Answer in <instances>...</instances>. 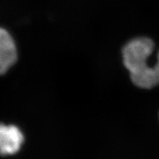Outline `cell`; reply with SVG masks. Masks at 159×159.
Here are the masks:
<instances>
[{"instance_id":"cell-1","label":"cell","mask_w":159,"mask_h":159,"mask_svg":"<svg viewBox=\"0 0 159 159\" xmlns=\"http://www.w3.org/2000/svg\"><path fill=\"white\" fill-rule=\"evenodd\" d=\"M154 49V43L148 38H137L128 42L123 48L124 64L131 73L149 66L148 61Z\"/></svg>"},{"instance_id":"cell-2","label":"cell","mask_w":159,"mask_h":159,"mask_svg":"<svg viewBox=\"0 0 159 159\" xmlns=\"http://www.w3.org/2000/svg\"><path fill=\"white\" fill-rule=\"evenodd\" d=\"M24 142L21 131L15 125L0 124V156H7L19 152Z\"/></svg>"},{"instance_id":"cell-3","label":"cell","mask_w":159,"mask_h":159,"mask_svg":"<svg viewBox=\"0 0 159 159\" xmlns=\"http://www.w3.org/2000/svg\"><path fill=\"white\" fill-rule=\"evenodd\" d=\"M17 60L16 46L11 34L0 27V63L7 71Z\"/></svg>"},{"instance_id":"cell-4","label":"cell","mask_w":159,"mask_h":159,"mask_svg":"<svg viewBox=\"0 0 159 159\" xmlns=\"http://www.w3.org/2000/svg\"><path fill=\"white\" fill-rule=\"evenodd\" d=\"M153 69L155 70V72H156L157 80H158V84H159V52H158V55H157L156 63L153 66Z\"/></svg>"},{"instance_id":"cell-5","label":"cell","mask_w":159,"mask_h":159,"mask_svg":"<svg viewBox=\"0 0 159 159\" xmlns=\"http://www.w3.org/2000/svg\"><path fill=\"white\" fill-rule=\"evenodd\" d=\"M6 71H6L5 69H4V67L2 66L1 63H0V75L5 74Z\"/></svg>"}]
</instances>
